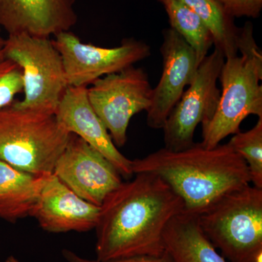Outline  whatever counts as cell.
Here are the masks:
<instances>
[{
	"mask_svg": "<svg viewBox=\"0 0 262 262\" xmlns=\"http://www.w3.org/2000/svg\"><path fill=\"white\" fill-rule=\"evenodd\" d=\"M232 18H256L262 10V0H215Z\"/></svg>",
	"mask_w": 262,
	"mask_h": 262,
	"instance_id": "21",
	"label": "cell"
},
{
	"mask_svg": "<svg viewBox=\"0 0 262 262\" xmlns=\"http://www.w3.org/2000/svg\"><path fill=\"white\" fill-rule=\"evenodd\" d=\"M103 201L96 225V259L158 256L165 252L163 233L184 209L182 198L163 179L134 174Z\"/></svg>",
	"mask_w": 262,
	"mask_h": 262,
	"instance_id": "1",
	"label": "cell"
},
{
	"mask_svg": "<svg viewBox=\"0 0 262 262\" xmlns=\"http://www.w3.org/2000/svg\"><path fill=\"white\" fill-rule=\"evenodd\" d=\"M5 262H22L20 261V260L18 259L16 257H15L14 256H10L7 258V259L5 260Z\"/></svg>",
	"mask_w": 262,
	"mask_h": 262,
	"instance_id": "23",
	"label": "cell"
},
{
	"mask_svg": "<svg viewBox=\"0 0 262 262\" xmlns=\"http://www.w3.org/2000/svg\"><path fill=\"white\" fill-rule=\"evenodd\" d=\"M88 87L69 86L62 96L56 117L67 132L80 137L99 151L122 177H134L132 160L122 154L114 144L107 129L89 102Z\"/></svg>",
	"mask_w": 262,
	"mask_h": 262,
	"instance_id": "12",
	"label": "cell"
},
{
	"mask_svg": "<svg viewBox=\"0 0 262 262\" xmlns=\"http://www.w3.org/2000/svg\"><path fill=\"white\" fill-rule=\"evenodd\" d=\"M100 210L101 207L84 201L51 173L31 217L50 233L86 232L96 228Z\"/></svg>",
	"mask_w": 262,
	"mask_h": 262,
	"instance_id": "13",
	"label": "cell"
},
{
	"mask_svg": "<svg viewBox=\"0 0 262 262\" xmlns=\"http://www.w3.org/2000/svg\"><path fill=\"white\" fill-rule=\"evenodd\" d=\"M75 3L76 0H0V28L8 35L54 37L77 23Z\"/></svg>",
	"mask_w": 262,
	"mask_h": 262,
	"instance_id": "14",
	"label": "cell"
},
{
	"mask_svg": "<svg viewBox=\"0 0 262 262\" xmlns=\"http://www.w3.org/2000/svg\"><path fill=\"white\" fill-rule=\"evenodd\" d=\"M152 90L145 70L134 66L101 77L88 87L89 102L117 147L126 144L132 117L149 108Z\"/></svg>",
	"mask_w": 262,
	"mask_h": 262,
	"instance_id": "7",
	"label": "cell"
},
{
	"mask_svg": "<svg viewBox=\"0 0 262 262\" xmlns=\"http://www.w3.org/2000/svg\"><path fill=\"white\" fill-rule=\"evenodd\" d=\"M199 223L229 262H262V189L249 184L224 194Z\"/></svg>",
	"mask_w": 262,
	"mask_h": 262,
	"instance_id": "5",
	"label": "cell"
},
{
	"mask_svg": "<svg viewBox=\"0 0 262 262\" xmlns=\"http://www.w3.org/2000/svg\"><path fill=\"white\" fill-rule=\"evenodd\" d=\"M164 250L173 262H229L203 232L199 215L182 211L163 233Z\"/></svg>",
	"mask_w": 262,
	"mask_h": 262,
	"instance_id": "15",
	"label": "cell"
},
{
	"mask_svg": "<svg viewBox=\"0 0 262 262\" xmlns=\"http://www.w3.org/2000/svg\"><path fill=\"white\" fill-rule=\"evenodd\" d=\"M225 59L223 53L214 48L200 63L192 82L164 125V148L180 151L194 144L196 127L209 121L218 106L221 90L217 82Z\"/></svg>",
	"mask_w": 262,
	"mask_h": 262,
	"instance_id": "8",
	"label": "cell"
},
{
	"mask_svg": "<svg viewBox=\"0 0 262 262\" xmlns=\"http://www.w3.org/2000/svg\"><path fill=\"white\" fill-rule=\"evenodd\" d=\"M3 50L22 71L24 98L15 101V105L55 115L69 85L53 39L25 34L8 35Z\"/></svg>",
	"mask_w": 262,
	"mask_h": 262,
	"instance_id": "6",
	"label": "cell"
},
{
	"mask_svg": "<svg viewBox=\"0 0 262 262\" xmlns=\"http://www.w3.org/2000/svg\"><path fill=\"white\" fill-rule=\"evenodd\" d=\"M23 75L20 67L0 49V110L15 101L17 95L23 93Z\"/></svg>",
	"mask_w": 262,
	"mask_h": 262,
	"instance_id": "20",
	"label": "cell"
},
{
	"mask_svg": "<svg viewBox=\"0 0 262 262\" xmlns=\"http://www.w3.org/2000/svg\"><path fill=\"white\" fill-rule=\"evenodd\" d=\"M238 53L227 57L220 75L222 90L214 115L202 125L201 144L213 148L239 127L250 115L262 117V53L253 36V24L239 29Z\"/></svg>",
	"mask_w": 262,
	"mask_h": 262,
	"instance_id": "3",
	"label": "cell"
},
{
	"mask_svg": "<svg viewBox=\"0 0 262 262\" xmlns=\"http://www.w3.org/2000/svg\"><path fill=\"white\" fill-rule=\"evenodd\" d=\"M168 15L170 28L174 29L192 48L198 64L214 46L213 36L198 15L178 0H158Z\"/></svg>",
	"mask_w": 262,
	"mask_h": 262,
	"instance_id": "17",
	"label": "cell"
},
{
	"mask_svg": "<svg viewBox=\"0 0 262 262\" xmlns=\"http://www.w3.org/2000/svg\"><path fill=\"white\" fill-rule=\"evenodd\" d=\"M48 175H33L0 160V219L15 223L31 216Z\"/></svg>",
	"mask_w": 262,
	"mask_h": 262,
	"instance_id": "16",
	"label": "cell"
},
{
	"mask_svg": "<svg viewBox=\"0 0 262 262\" xmlns=\"http://www.w3.org/2000/svg\"><path fill=\"white\" fill-rule=\"evenodd\" d=\"M163 36L160 47L163 72L159 82L152 90L151 105L146 111L148 126L156 130L163 129L199 67L192 48L174 29H165Z\"/></svg>",
	"mask_w": 262,
	"mask_h": 262,
	"instance_id": "11",
	"label": "cell"
},
{
	"mask_svg": "<svg viewBox=\"0 0 262 262\" xmlns=\"http://www.w3.org/2000/svg\"><path fill=\"white\" fill-rule=\"evenodd\" d=\"M5 39L1 35V28H0V49L3 48L4 46Z\"/></svg>",
	"mask_w": 262,
	"mask_h": 262,
	"instance_id": "24",
	"label": "cell"
},
{
	"mask_svg": "<svg viewBox=\"0 0 262 262\" xmlns=\"http://www.w3.org/2000/svg\"><path fill=\"white\" fill-rule=\"evenodd\" d=\"M134 173L155 174L182 198L184 212L201 215L219 198L251 183L247 164L229 143L206 148L201 143L171 151L162 148L132 160Z\"/></svg>",
	"mask_w": 262,
	"mask_h": 262,
	"instance_id": "2",
	"label": "cell"
},
{
	"mask_svg": "<svg viewBox=\"0 0 262 262\" xmlns=\"http://www.w3.org/2000/svg\"><path fill=\"white\" fill-rule=\"evenodd\" d=\"M258 118L252 128L239 131L228 143L247 164L253 186L262 189V117Z\"/></svg>",
	"mask_w": 262,
	"mask_h": 262,
	"instance_id": "19",
	"label": "cell"
},
{
	"mask_svg": "<svg viewBox=\"0 0 262 262\" xmlns=\"http://www.w3.org/2000/svg\"><path fill=\"white\" fill-rule=\"evenodd\" d=\"M62 255L68 262H173L165 251L158 256H134V257L119 258V259L108 260V261L88 259L68 249H63L62 251Z\"/></svg>",
	"mask_w": 262,
	"mask_h": 262,
	"instance_id": "22",
	"label": "cell"
},
{
	"mask_svg": "<svg viewBox=\"0 0 262 262\" xmlns=\"http://www.w3.org/2000/svg\"><path fill=\"white\" fill-rule=\"evenodd\" d=\"M53 173L76 194L98 206L122 183L113 164L74 134L58 157Z\"/></svg>",
	"mask_w": 262,
	"mask_h": 262,
	"instance_id": "10",
	"label": "cell"
},
{
	"mask_svg": "<svg viewBox=\"0 0 262 262\" xmlns=\"http://www.w3.org/2000/svg\"><path fill=\"white\" fill-rule=\"evenodd\" d=\"M53 45L59 52L67 83L71 87H89L105 76L134 66L151 55L146 43L129 38L115 48H103L82 42L67 31L54 36Z\"/></svg>",
	"mask_w": 262,
	"mask_h": 262,
	"instance_id": "9",
	"label": "cell"
},
{
	"mask_svg": "<svg viewBox=\"0 0 262 262\" xmlns=\"http://www.w3.org/2000/svg\"><path fill=\"white\" fill-rule=\"evenodd\" d=\"M71 134L56 115L19 107L0 110V160L36 176L53 173Z\"/></svg>",
	"mask_w": 262,
	"mask_h": 262,
	"instance_id": "4",
	"label": "cell"
},
{
	"mask_svg": "<svg viewBox=\"0 0 262 262\" xmlns=\"http://www.w3.org/2000/svg\"><path fill=\"white\" fill-rule=\"evenodd\" d=\"M192 10L209 29L214 48L223 53L225 58L238 53L237 42L239 29L234 18L227 15L215 0H178Z\"/></svg>",
	"mask_w": 262,
	"mask_h": 262,
	"instance_id": "18",
	"label": "cell"
}]
</instances>
